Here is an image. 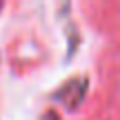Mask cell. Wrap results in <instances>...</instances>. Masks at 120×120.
I'll return each instance as SVG.
<instances>
[{
	"label": "cell",
	"mask_w": 120,
	"mask_h": 120,
	"mask_svg": "<svg viewBox=\"0 0 120 120\" xmlns=\"http://www.w3.org/2000/svg\"><path fill=\"white\" fill-rule=\"evenodd\" d=\"M85 89H87V78H76V80H69L67 85H62V89L58 91L56 98L62 100L69 109H73L76 105L82 102V98H85Z\"/></svg>",
	"instance_id": "6da1fadb"
}]
</instances>
